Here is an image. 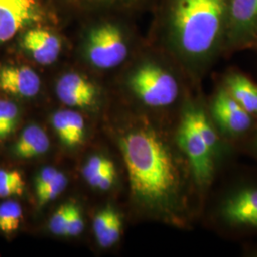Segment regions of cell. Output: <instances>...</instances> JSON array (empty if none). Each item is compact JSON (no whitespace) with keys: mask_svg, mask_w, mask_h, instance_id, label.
<instances>
[{"mask_svg":"<svg viewBox=\"0 0 257 257\" xmlns=\"http://www.w3.org/2000/svg\"><path fill=\"white\" fill-rule=\"evenodd\" d=\"M175 120L145 112L134 115L120 137V151L139 214L192 230L200 222L204 200L176 142Z\"/></svg>","mask_w":257,"mask_h":257,"instance_id":"1","label":"cell"},{"mask_svg":"<svg viewBox=\"0 0 257 257\" xmlns=\"http://www.w3.org/2000/svg\"><path fill=\"white\" fill-rule=\"evenodd\" d=\"M229 0H156L148 41L179 65L194 88L225 57Z\"/></svg>","mask_w":257,"mask_h":257,"instance_id":"2","label":"cell"},{"mask_svg":"<svg viewBox=\"0 0 257 257\" xmlns=\"http://www.w3.org/2000/svg\"><path fill=\"white\" fill-rule=\"evenodd\" d=\"M123 91L144 108L145 113L158 116L178 115L184 102L195 89L182 68L161 49L144 44L121 69Z\"/></svg>","mask_w":257,"mask_h":257,"instance_id":"3","label":"cell"},{"mask_svg":"<svg viewBox=\"0 0 257 257\" xmlns=\"http://www.w3.org/2000/svg\"><path fill=\"white\" fill-rule=\"evenodd\" d=\"M137 18L107 13L77 23L74 53L79 66L92 74H108L121 69L144 44Z\"/></svg>","mask_w":257,"mask_h":257,"instance_id":"4","label":"cell"},{"mask_svg":"<svg viewBox=\"0 0 257 257\" xmlns=\"http://www.w3.org/2000/svg\"><path fill=\"white\" fill-rule=\"evenodd\" d=\"M200 222L223 238H257V174L239 171L212 186Z\"/></svg>","mask_w":257,"mask_h":257,"instance_id":"5","label":"cell"},{"mask_svg":"<svg viewBox=\"0 0 257 257\" xmlns=\"http://www.w3.org/2000/svg\"><path fill=\"white\" fill-rule=\"evenodd\" d=\"M191 94V93H190ZM187 97L175 124L176 142L189 161L203 200L225 170L195 124Z\"/></svg>","mask_w":257,"mask_h":257,"instance_id":"6","label":"cell"},{"mask_svg":"<svg viewBox=\"0 0 257 257\" xmlns=\"http://www.w3.org/2000/svg\"><path fill=\"white\" fill-rule=\"evenodd\" d=\"M13 41L24 60L37 68H50L59 63L71 43L66 28L52 22L26 28Z\"/></svg>","mask_w":257,"mask_h":257,"instance_id":"7","label":"cell"},{"mask_svg":"<svg viewBox=\"0 0 257 257\" xmlns=\"http://www.w3.org/2000/svg\"><path fill=\"white\" fill-rule=\"evenodd\" d=\"M64 28L76 25L84 19L107 13L138 17L151 13L156 0H45Z\"/></svg>","mask_w":257,"mask_h":257,"instance_id":"8","label":"cell"},{"mask_svg":"<svg viewBox=\"0 0 257 257\" xmlns=\"http://www.w3.org/2000/svg\"><path fill=\"white\" fill-rule=\"evenodd\" d=\"M206 105L211 121L221 136L237 151L239 144L254 128L257 118L231 97L219 80L212 92L206 95Z\"/></svg>","mask_w":257,"mask_h":257,"instance_id":"9","label":"cell"},{"mask_svg":"<svg viewBox=\"0 0 257 257\" xmlns=\"http://www.w3.org/2000/svg\"><path fill=\"white\" fill-rule=\"evenodd\" d=\"M53 88L63 105L84 110L97 107L103 93L100 83L92 72L79 65L66 67L55 74Z\"/></svg>","mask_w":257,"mask_h":257,"instance_id":"10","label":"cell"},{"mask_svg":"<svg viewBox=\"0 0 257 257\" xmlns=\"http://www.w3.org/2000/svg\"><path fill=\"white\" fill-rule=\"evenodd\" d=\"M45 22L61 25L45 0H0V47L13 41L24 29Z\"/></svg>","mask_w":257,"mask_h":257,"instance_id":"11","label":"cell"},{"mask_svg":"<svg viewBox=\"0 0 257 257\" xmlns=\"http://www.w3.org/2000/svg\"><path fill=\"white\" fill-rule=\"evenodd\" d=\"M257 37V0H229L225 57L251 49Z\"/></svg>","mask_w":257,"mask_h":257,"instance_id":"12","label":"cell"},{"mask_svg":"<svg viewBox=\"0 0 257 257\" xmlns=\"http://www.w3.org/2000/svg\"><path fill=\"white\" fill-rule=\"evenodd\" d=\"M44 81L37 67L26 60L0 61V92L20 99H33L43 90Z\"/></svg>","mask_w":257,"mask_h":257,"instance_id":"13","label":"cell"},{"mask_svg":"<svg viewBox=\"0 0 257 257\" xmlns=\"http://www.w3.org/2000/svg\"><path fill=\"white\" fill-rule=\"evenodd\" d=\"M218 80L243 109L257 118L256 83L237 68L227 69Z\"/></svg>","mask_w":257,"mask_h":257,"instance_id":"14","label":"cell"},{"mask_svg":"<svg viewBox=\"0 0 257 257\" xmlns=\"http://www.w3.org/2000/svg\"><path fill=\"white\" fill-rule=\"evenodd\" d=\"M52 125L60 142L67 148L78 147L85 140V120L76 110L55 111L52 115Z\"/></svg>","mask_w":257,"mask_h":257,"instance_id":"15","label":"cell"},{"mask_svg":"<svg viewBox=\"0 0 257 257\" xmlns=\"http://www.w3.org/2000/svg\"><path fill=\"white\" fill-rule=\"evenodd\" d=\"M49 149L50 139L44 128L32 124L22 131L12 147V153L19 158L30 159L43 156Z\"/></svg>","mask_w":257,"mask_h":257,"instance_id":"16","label":"cell"},{"mask_svg":"<svg viewBox=\"0 0 257 257\" xmlns=\"http://www.w3.org/2000/svg\"><path fill=\"white\" fill-rule=\"evenodd\" d=\"M92 230L98 245L101 248L112 247L121 237V215L110 206L103 209L97 212L93 218Z\"/></svg>","mask_w":257,"mask_h":257,"instance_id":"17","label":"cell"},{"mask_svg":"<svg viewBox=\"0 0 257 257\" xmlns=\"http://www.w3.org/2000/svg\"><path fill=\"white\" fill-rule=\"evenodd\" d=\"M86 182L99 191H108L114 184L116 170L113 162L106 156L94 155L86 161L82 168Z\"/></svg>","mask_w":257,"mask_h":257,"instance_id":"18","label":"cell"},{"mask_svg":"<svg viewBox=\"0 0 257 257\" xmlns=\"http://www.w3.org/2000/svg\"><path fill=\"white\" fill-rule=\"evenodd\" d=\"M19 119V105L9 99L0 98V144L15 132Z\"/></svg>","mask_w":257,"mask_h":257,"instance_id":"19","label":"cell"},{"mask_svg":"<svg viewBox=\"0 0 257 257\" xmlns=\"http://www.w3.org/2000/svg\"><path fill=\"white\" fill-rule=\"evenodd\" d=\"M23 218L20 204L14 200H7L0 204V231L11 234L19 230Z\"/></svg>","mask_w":257,"mask_h":257,"instance_id":"20","label":"cell"},{"mask_svg":"<svg viewBox=\"0 0 257 257\" xmlns=\"http://www.w3.org/2000/svg\"><path fill=\"white\" fill-rule=\"evenodd\" d=\"M24 188L25 182L19 171L0 169V198L19 196Z\"/></svg>","mask_w":257,"mask_h":257,"instance_id":"21","label":"cell"},{"mask_svg":"<svg viewBox=\"0 0 257 257\" xmlns=\"http://www.w3.org/2000/svg\"><path fill=\"white\" fill-rule=\"evenodd\" d=\"M68 185L67 176L62 173L58 172L54 180L47 186L46 188L37 193V199L38 206L41 208L51 201H54L56 197H58L63 193Z\"/></svg>","mask_w":257,"mask_h":257,"instance_id":"22","label":"cell"},{"mask_svg":"<svg viewBox=\"0 0 257 257\" xmlns=\"http://www.w3.org/2000/svg\"><path fill=\"white\" fill-rule=\"evenodd\" d=\"M73 203H66L61 205L52 215L49 222V229L51 232L57 236H64L65 228L70 216Z\"/></svg>","mask_w":257,"mask_h":257,"instance_id":"23","label":"cell"},{"mask_svg":"<svg viewBox=\"0 0 257 257\" xmlns=\"http://www.w3.org/2000/svg\"><path fill=\"white\" fill-rule=\"evenodd\" d=\"M84 230V220L82 213L77 205L73 203L70 216L65 228L64 236L74 237L78 236Z\"/></svg>","mask_w":257,"mask_h":257,"instance_id":"24","label":"cell"},{"mask_svg":"<svg viewBox=\"0 0 257 257\" xmlns=\"http://www.w3.org/2000/svg\"><path fill=\"white\" fill-rule=\"evenodd\" d=\"M238 154L246 155L257 162V122L254 128L237 147Z\"/></svg>","mask_w":257,"mask_h":257,"instance_id":"25","label":"cell"},{"mask_svg":"<svg viewBox=\"0 0 257 257\" xmlns=\"http://www.w3.org/2000/svg\"><path fill=\"white\" fill-rule=\"evenodd\" d=\"M58 170L54 167L48 166L42 168L36 177L35 187H36V193H39L43 191L49 184L51 183L56 175L58 174Z\"/></svg>","mask_w":257,"mask_h":257,"instance_id":"26","label":"cell"},{"mask_svg":"<svg viewBox=\"0 0 257 257\" xmlns=\"http://www.w3.org/2000/svg\"><path fill=\"white\" fill-rule=\"evenodd\" d=\"M241 253L245 257H257V240L251 239L250 242L245 241Z\"/></svg>","mask_w":257,"mask_h":257,"instance_id":"27","label":"cell"},{"mask_svg":"<svg viewBox=\"0 0 257 257\" xmlns=\"http://www.w3.org/2000/svg\"><path fill=\"white\" fill-rule=\"evenodd\" d=\"M251 49H255V50H257V37L256 39H255V41H254V43H253V45L251 47Z\"/></svg>","mask_w":257,"mask_h":257,"instance_id":"28","label":"cell"}]
</instances>
